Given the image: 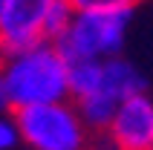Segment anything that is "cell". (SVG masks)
Returning a JSON list of instances; mask_svg holds the SVG:
<instances>
[{
  "instance_id": "cell-1",
  "label": "cell",
  "mask_w": 153,
  "mask_h": 150,
  "mask_svg": "<svg viewBox=\"0 0 153 150\" xmlns=\"http://www.w3.org/2000/svg\"><path fill=\"white\" fill-rule=\"evenodd\" d=\"M0 72L9 87L15 110L67 101L69 95V67L55 43H41L35 49L9 55Z\"/></svg>"
},
{
  "instance_id": "cell-2",
  "label": "cell",
  "mask_w": 153,
  "mask_h": 150,
  "mask_svg": "<svg viewBox=\"0 0 153 150\" xmlns=\"http://www.w3.org/2000/svg\"><path fill=\"white\" fill-rule=\"evenodd\" d=\"M15 121L20 139L32 150H84L87 147V124L78 107L67 101L32 104L15 110Z\"/></svg>"
},
{
  "instance_id": "cell-3",
  "label": "cell",
  "mask_w": 153,
  "mask_h": 150,
  "mask_svg": "<svg viewBox=\"0 0 153 150\" xmlns=\"http://www.w3.org/2000/svg\"><path fill=\"white\" fill-rule=\"evenodd\" d=\"M127 23L130 12H75L72 26L61 41H55V46L67 64L78 58H116L127 35Z\"/></svg>"
},
{
  "instance_id": "cell-4",
  "label": "cell",
  "mask_w": 153,
  "mask_h": 150,
  "mask_svg": "<svg viewBox=\"0 0 153 150\" xmlns=\"http://www.w3.org/2000/svg\"><path fill=\"white\" fill-rule=\"evenodd\" d=\"M52 0H12L6 12L0 15V35L6 41L9 55L35 49L46 43L43 38V20Z\"/></svg>"
},
{
  "instance_id": "cell-5",
  "label": "cell",
  "mask_w": 153,
  "mask_h": 150,
  "mask_svg": "<svg viewBox=\"0 0 153 150\" xmlns=\"http://www.w3.org/2000/svg\"><path fill=\"white\" fill-rule=\"evenodd\" d=\"M107 133L121 150H153V101L145 92L121 101Z\"/></svg>"
},
{
  "instance_id": "cell-6",
  "label": "cell",
  "mask_w": 153,
  "mask_h": 150,
  "mask_svg": "<svg viewBox=\"0 0 153 150\" xmlns=\"http://www.w3.org/2000/svg\"><path fill=\"white\" fill-rule=\"evenodd\" d=\"M101 92H107L110 98L121 101L142 95L145 92V78L130 61L124 58H107L104 61V78H101Z\"/></svg>"
},
{
  "instance_id": "cell-7",
  "label": "cell",
  "mask_w": 153,
  "mask_h": 150,
  "mask_svg": "<svg viewBox=\"0 0 153 150\" xmlns=\"http://www.w3.org/2000/svg\"><path fill=\"white\" fill-rule=\"evenodd\" d=\"M69 95L75 101L93 95L101 90V78H104V61L95 58H78L69 61Z\"/></svg>"
},
{
  "instance_id": "cell-8",
  "label": "cell",
  "mask_w": 153,
  "mask_h": 150,
  "mask_svg": "<svg viewBox=\"0 0 153 150\" xmlns=\"http://www.w3.org/2000/svg\"><path fill=\"white\" fill-rule=\"evenodd\" d=\"M119 101L110 98L107 92H93V95H87V98L78 101V113H81V118H84L87 127H93L95 133H107L113 124V118H116V113H119Z\"/></svg>"
},
{
  "instance_id": "cell-9",
  "label": "cell",
  "mask_w": 153,
  "mask_h": 150,
  "mask_svg": "<svg viewBox=\"0 0 153 150\" xmlns=\"http://www.w3.org/2000/svg\"><path fill=\"white\" fill-rule=\"evenodd\" d=\"M72 20H75V6L69 0H52L49 12H46V20H43V38H46V43L61 41L67 35V29L72 26Z\"/></svg>"
},
{
  "instance_id": "cell-10",
  "label": "cell",
  "mask_w": 153,
  "mask_h": 150,
  "mask_svg": "<svg viewBox=\"0 0 153 150\" xmlns=\"http://www.w3.org/2000/svg\"><path fill=\"white\" fill-rule=\"evenodd\" d=\"M75 12H133L142 0H69Z\"/></svg>"
},
{
  "instance_id": "cell-11",
  "label": "cell",
  "mask_w": 153,
  "mask_h": 150,
  "mask_svg": "<svg viewBox=\"0 0 153 150\" xmlns=\"http://www.w3.org/2000/svg\"><path fill=\"white\" fill-rule=\"evenodd\" d=\"M17 142H20V130L15 116H0V150H12Z\"/></svg>"
},
{
  "instance_id": "cell-12",
  "label": "cell",
  "mask_w": 153,
  "mask_h": 150,
  "mask_svg": "<svg viewBox=\"0 0 153 150\" xmlns=\"http://www.w3.org/2000/svg\"><path fill=\"white\" fill-rule=\"evenodd\" d=\"M9 110H15V104H12L9 87H6V81H3V72H0V116H9Z\"/></svg>"
},
{
  "instance_id": "cell-13",
  "label": "cell",
  "mask_w": 153,
  "mask_h": 150,
  "mask_svg": "<svg viewBox=\"0 0 153 150\" xmlns=\"http://www.w3.org/2000/svg\"><path fill=\"white\" fill-rule=\"evenodd\" d=\"M93 150H121V147H119L116 142H113V136H110V133H101L98 139H95Z\"/></svg>"
},
{
  "instance_id": "cell-14",
  "label": "cell",
  "mask_w": 153,
  "mask_h": 150,
  "mask_svg": "<svg viewBox=\"0 0 153 150\" xmlns=\"http://www.w3.org/2000/svg\"><path fill=\"white\" fill-rule=\"evenodd\" d=\"M9 58V49H6V41H3V35H0V64H6Z\"/></svg>"
},
{
  "instance_id": "cell-15",
  "label": "cell",
  "mask_w": 153,
  "mask_h": 150,
  "mask_svg": "<svg viewBox=\"0 0 153 150\" xmlns=\"http://www.w3.org/2000/svg\"><path fill=\"white\" fill-rule=\"evenodd\" d=\"M9 3H12V0H0V15L6 12V6H9Z\"/></svg>"
}]
</instances>
